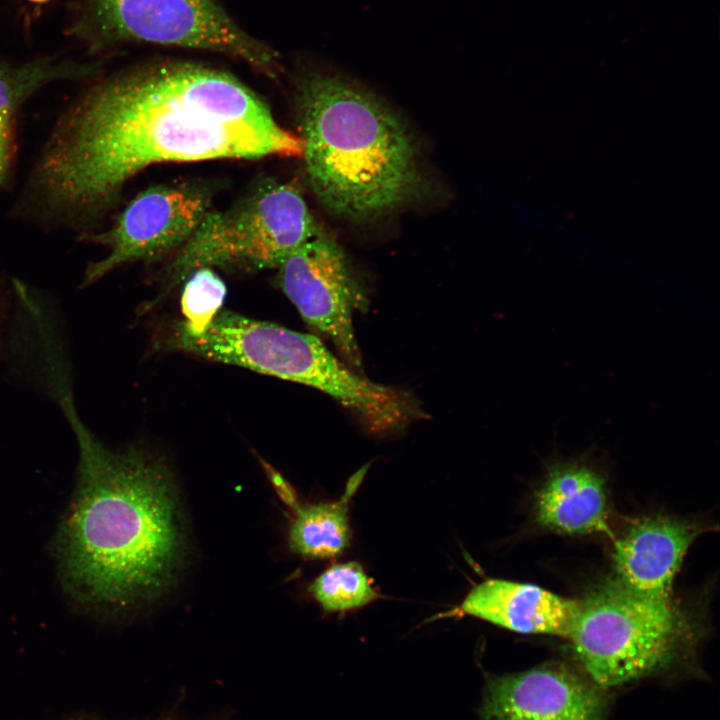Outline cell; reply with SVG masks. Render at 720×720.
<instances>
[{
  "instance_id": "1",
  "label": "cell",
  "mask_w": 720,
  "mask_h": 720,
  "mask_svg": "<svg viewBox=\"0 0 720 720\" xmlns=\"http://www.w3.org/2000/svg\"><path fill=\"white\" fill-rule=\"evenodd\" d=\"M302 153V138L233 75L159 62L105 81L75 104L50 137L30 190L48 216L85 224L153 164Z\"/></svg>"
},
{
  "instance_id": "2",
  "label": "cell",
  "mask_w": 720,
  "mask_h": 720,
  "mask_svg": "<svg viewBox=\"0 0 720 720\" xmlns=\"http://www.w3.org/2000/svg\"><path fill=\"white\" fill-rule=\"evenodd\" d=\"M59 395L79 447L78 483L57 540L64 582L92 605L123 608L151 599L170 583L181 552L171 475L142 450L106 448L66 391Z\"/></svg>"
},
{
  "instance_id": "3",
  "label": "cell",
  "mask_w": 720,
  "mask_h": 720,
  "mask_svg": "<svg viewBox=\"0 0 720 720\" xmlns=\"http://www.w3.org/2000/svg\"><path fill=\"white\" fill-rule=\"evenodd\" d=\"M296 101L306 178L328 212L370 220L418 195L413 137L374 94L340 74L314 70L298 79Z\"/></svg>"
},
{
  "instance_id": "4",
  "label": "cell",
  "mask_w": 720,
  "mask_h": 720,
  "mask_svg": "<svg viewBox=\"0 0 720 720\" xmlns=\"http://www.w3.org/2000/svg\"><path fill=\"white\" fill-rule=\"evenodd\" d=\"M167 348L313 387L353 411L377 420L390 399L387 386L358 374L314 335L221 309L202 329L176 322Z\"/></svg>"
},
{
  "instance_id": "5",
  "label": "cell",
  "mask_w": 720,
  "mask_h": 720,
  "mask_svg": "<svg viewBox=\"0 0 720 720\" xmlns=\"http://www.w3.org/2000/svg\"><path fill=\"white\" fill-rule=\"evenodd\" d=\"M690 636V622L672 599L648 598L614 580L580 601L567 639L582 671L606 690L666 670Z\"/></svg>"
},
{
  "instance_id": "6",
  "label": "cell",
  "mask_w": 720,
  "mask_h": 720,
  "mask_svg": "<svg viewBox=\"0 0 720 720\" xmlns=\"http://www.w3.org/2000/svg\"><path fill=\"white\" fill-rule=\"evenodd\" d=\"M318 231L295 183L264 184L232 207L206 214L168 266L164 294L199 268L277 269Z\"/></svg>"
},
{
  "instance_id": "7",
  "label": "cell",
  "mask_w": 720,
  "mask_h": 720,
  "mask_svg": "<svg viewBox=\"0 0 720 720\" xmlns=\"http://www.w3.org/2000/svg\"><path fill=\"white\" fill-rule=\"evenodd\" d=\"M102 29L119 40L235 57L262 74L281 73L278 54L246 33L218 0H93Z\"/></svg>"
},
{
  "instance_id": "8",
  "label": "cell",
  "mask_w": 720,
  "mask_h": 720,
  "mask_svg": "<svg viewBox=\"0 0 720 720\" xmlns=\"http://www.w3.org/2000/svg\"><path fill=\"white\" fill-rule=\"evenodd\" d=\"M277 269L281 290L303 320L328 336L345 362L359 370L353 315L367 300L343 249L319 230Z\"/></svg>"
},
{
  "instance_id": "9",
  "label": "cell",
  "mask_w": 720,
  "mask_h": 720,
  "mask_svg": "<svg viewBox=\"0 0 720 720\" xmlns=\"http://www.w3.org/2000/svg\"><path fill=\"white\" fill-rule=\"evenodd\" d=\"M210 210V192L199 184L169 183L147 188L129 202L108 230L91 237L107 247L108 253L88 266L83 285L124 264L176 253Z\"/></svg>"
},
{
  "instance_id": "10",
  "label": "cell",
  "mask_w": 720,
  "mask_h": 720,
  "mask_svg": "<svg viewBox=\"0 0 720 720\" xmlns=\"http://www.w3.org/2000/svg\"><path fill=\"white\" fill-rule=\"evenodd\" d=\"M605 690L583 671L542 664L526 671L489 676L481 720H605Z\"/></svg>"
},
{
  "instance_id": "11",
  "label": "cell",
  "mask_w": 720,
  "mask_h": 720,
  "mask_svg": "<svg viewBox=\"0 0 720 720\" xmlns=\"http://www.w3.org/2000/svg\"><path fill=\"white\" fill-rule=\"evenodd\" d=\"M699 533L696 524L668 517L635 522L614 547L616 580L636 594L671 600L674 578Z\"/></svg>"
},
{
  "instance_id": "12",
  "label": "cell",
  "mask_w": 720,
  "mask_h": 720,
  "mask_svg": "<svg viewBox=\"0 0 720 720\" xmlns=\"http://www.w3.org/2000/svg\"><path fill=\"white\" fill-rule=\"evenodd\" d=\"M580 601L539 586L502 579L476 585L452 615H469L513 632L568 638Z\"/></svg>"
},
{
  "instance_id": "13",
  "label": "cell",
  "mask_w": 720,
  "mask_h": 720,
  "mask_svg": "<svg viewBox=\"0 0 720 720\" xmlns=\"http://www.w3.org/2000/svg\"><path fill=\"white\" fill-rule=\"evenodd\" d=\"M537 522L554 532L582 535L607 530L605 479L585 458L556 461L539 490Z\"/></svg>"
},
{
  "instance_id": "14",
  "label": "cell",
  "mask_w": 720,
  "mask_h": 720,
  "mask_svg": "<svg viewBox=\"0 0 720 720\" xmlns=\"http://www.w3.org/2000/svg\"><path fill=\"white\" fill-rule=\"evenodd\" d=\"M363 475L364 471L356 473L338 502L299 506L289 529V545L295 553L309 559H324L339 555L349 545L347 501Z\"/></svg>"
},
{
  "instance_id": "15",
  "label": "cell",
  "mask_w": 720,
  "mask_h": 720,
  "mask_svg": "<svg viewBox=\"0 0 720 720\" xmlns=\"http://www.w3.org/2000/svg\"><path fill=\"white\" fill-rule=\"evenodd\" d=\"M89 72V67L40 61L18 67L0 64V184L13 160L15 121L22 104L48 82Z\"/></svg>"
},
{
  "instance_id": "16",
  "label": "cell",
  "mask_w": 720,
  "mask_h": 720,
  "mask_svg": "<svg viewBox=\"0 0 720 720\" xmlns=\"http://www.w3.org/2000/svg\"><path fill=\"white\" fill-rule=\"evenodd\" d=\"M309 591L329 612H340L365 606L377 598L369 577L357 562L335 564L321 573Z\"/></svg>"
},
{
  "instance_id": "17",
  "label": "cell",
  "mask_w": 720,
  "mask_h": 720,
  "mask_svg": "<svg viewBox=\"0 0 720 720\" xmlns=\"http://www.w3.org/2000/svg\"><path fill=\"white\" fill-rule=\"evenodd\" d=\"M226 295L223 280L211 268L194 270L185 280L181 296L183 319L190 330L205 327L222 309Z\"/></svg>"
},
{
  "instance_id": "18",
  "label": "cell",
  "mask_w": 720,
  "mask_h": 720,
  "mask_svg": "<svg viewBox=\"0 0 720 720\" xmlns=\"http://www.w3.org/2000/svg\"><path fill=\"white\" fill-rule=\"evenodd\" d=\"M258 460L279 499L288 508L295 512L299 508L300 503L298 501V496L293 486L276 468H274L266 460L261 457H258Z\"/></svg>"
},
{
  "instance_id": "19",
  "label": "cell",
  "mask_w": 720,
  "mask_h": 720,
  "mask_svg": "<svg viewBox=\"0 0 720 720\" xmlns=\"http://www.w3.org/2000/svg\"><path fill=\"white\" fill-rule=\"evenodd\" d=\"M70 720H96V719H88V718H77V719H70Z\"/></svg>"
},
{
  "instance_id": "20",
  "label": "cell",
  "mask_w": 720,
  "mask_h": 720,
  "mask_svg": "<svg viewBox=\"0 0 720 720\" xmlns=\"http://www.w3.org/2000/svg\"><path fill=\"white\" fill-rule=\"evenodd\" d=\"M29 1H32V2H45V1H48V0H29Z\"/></svg>"
}]
</instances>
